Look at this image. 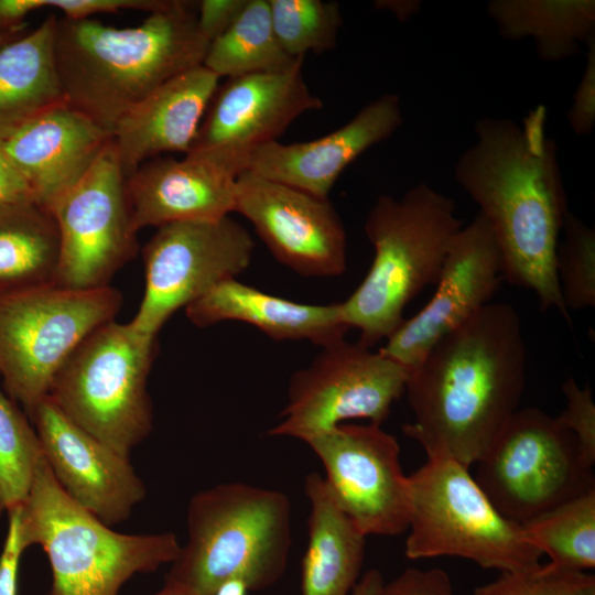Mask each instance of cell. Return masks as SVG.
<instances>
[{
	"label": "cell",
	"instance_id": "obj_33",
	"mask_svg": "<svg viewBox=\"0 0 595 595\" xmlns=\"http://www.w3.org/2000/svg\"><path fill=\"white\" fill-rule=\"evenodd\" d=\"M472 595H595V576L540 564L531 570L502 572Z\"/></svg>",
	"mask_w": 595,
	"mask_h": 595
},
{
	"label": "cell",
	"instance_id": "obj_24",
	"mask_svg": "<svg viewBox=\"0 0 595 595\" xmlns=\"http://www.w3.org/2000/svg\"><path fill=\"white\" fill-rule=\"evenodd\" d=\"M304 489L311 511L302 595H350L359 581L366 536L338 508L323 476L310 473Z\"/></svg>",
	"mask_w": 595,
	"mask_h": 595
},
{
	"label": "cell",
	"instance_id": "obj_38",
	"mask_svg": "<svg viewBox=\"0 0 595 595\" xmlns=\"http://www.w3.org/2000/svg\"><path fill=\"white\" fill-rule=\"evenodd\" d=\"M8 529L0 552V595H18L19 569L26 547L22 539L20 506L8 513Z\"/></svg>",
	"mask_w": 595,
	"mask_h": 595
},
{
	"label": "cell",
	"instance_id": "obj_18",
	"mask_svg": "<svg viewBox=\"0 0 595 595\" xmlns=\"http://www.w3.org/2000/svg\"><path fill=\"white\" fill-rule=\"evenodd\" d=\"M29 416L63 490L108 526L127 520L147 495L129 457L75 424L48 396Z\"/></svg>",
	"mask_w": 595,
	"mask_h": 595
},
{
	"label": "cell",
	"instance_id": "obj_4",
	"mask_svg": "<svg viewBox=\"0 0 595 595\" xmlns=\"http://www.w3.org/2000/svg\"><path fill=\"white\" fill-rule=\"evenodd\" d=\"M187 541L165 575L164 587L183 595H214L239 580L261 591L280 580L292 545L289 497L246 483H225L195 494L187 508Z\"/></svg>",
	"mask_w": 595,
	"mask_h": 595
},
{
	"label": "cell",
	"instance_id": "obj_3",
	"mask_svg": "<svg viewBox=\"0 0 595 595\" xmlns=\"http://www.w3.org/2000/svg\"><path fill=\"white\" fill-rule=\"evenodd\" d=\"M192 3L171 0L133 28L57 18L54 55L67 104L112 132L154 89L203 65L209 43Z\"/></svg>",
	"mask_w": 595,
	"mask_h": 595
},
{
	"label": "cell",
	"instance_id": "obj_8",
	"mask_svg": "<svg viewBox=\"0 0 595 595\" xmlns=\"http://www.w3.org/2000/svg\"><path fill=\"white\" fill-rule=\"evenodd\" d=\"M408 482V559L457 556L501 573L540 565L522 524L497 510L467 467L429 457Z\"/></svg>",
	"mask_w": 595,
	"mask_h": 595
},
{
	"label": "cell",
	"instance_id": "obj_10",
	"mask_svg": "<svg viewBox=\"0 0 595 595\" xmlns=\"http://www.w3.org/2000/svg\"><path fill=\"white\" fill-rule=\"evenodd\" d=\"M476 464L477 484L518 523L595 487L574 436L536 407L518 409Z\"/></svg>",
	"mask_w": 595,
	"mask_h": 595
},
{
	"label": "cell",
	"instance_id": "obj_16",
	"mask_svg": "<svg viewBox=\"0 0 595 595\" xmlns=\"http://www.w3.org/2000/svg\"><path fill=\"white\" fill-rule=\"evenodd\" d=\"M502 279L497 241L485 217L477 213L453 238L431 300L404 318L378 350L413 370L442 338L490 303Z\"/></svg>",
	"mask_w": 595,
	"mask_h": 595
},
{
	"label": "cell",
	"instance_id": "obj_13",
	"mask_svg": "<svg viewBox=\"0 0 595 595\" xmlns=\"http://www.w3.org/2000/svg\"><path fill=\"white\" fill-rule=\"evenodd\" d=\"M50 212L60 235L56 285L75 290L108 286L138 251L126 176L111 140Z\"/></svg>",
	"mask_w": 595,
	"mask_h": 595
},
{
	"label": "cell",
	"instance_id": "obj_19",
	"mask_svg": "<svg viewBox=\"0 0 595 595\" xmlns=\"http://www.w3.org/2000/svg\"><path fill=\"white\" fill-rule=\"evenodd\" d=\"M244 170L237 160L193 153L181 160L161 155L142 163L126 177L134 229L229 216L236 181Z\"/></svg>",
	"mask_w": 595,
	"mask_h": 595
},
{
	"label": "cell",
	"instance_id": "obj_12",
	"mask_svg": "<svg viewBox=\"0 0 595 595\" xmlns=\"http://www.w3.org/2000/svg\"><path fill=\"white\" fill-rule=\"evenodd\" d=\"M253 249L248 230L230 216L159 227L142 252L145 288L130 325L156 337L176 311L246 271Z\"/></svg>",
	"mask_w": 595,
	"mask_h": 595
},
{
	"label": "cell",
	"instance_id": "obj_37",
	"mask_svg": "<svg viewBox=\"0 0 595 595\" xmlns=\"http://www.w3.org/2000/svg\"><path fill=\"white\" fill-rule=\"evenodd\" d=\"M44 8H55L69 20L90 19L97 13H116L121 10H141L147 13L170 4L171 0H43Z\"/></svg>",
	"mask_w": 595,
	"mask_h": 595
},
{
	"label": "cell",
	"instance_id": "obj_45",
	"mask_svg": "<svg viewBox=\"0 0 595 595\" xmlns=\"http://www.w3.org/2000/svg\"><path fill=\"white\" fill-rule=\"evenodd\" d=\"M153 595H183V594L163 586L158 593Z\"/></svg>",
	"mask_w": 595,
	"mask_h": 595
},
{
	"label": "cell",
	"instance_id": "obj_23",
	"mask_svg": "<svg viewBox=\"0 0 595 595\" xmlns=\"http://www.w3.org/2000/svg\"><path fill=\"white\" fill-rule=\"evenodd\" d=\"M198 327L239 321L274 340H309L321 347L345 338L349 329L340 303L304 304L268 294L238 280H225L185 307Z\"/></svg>",
	"mask_w": 595,
	"mask_h": 595
},
{
	"label": "cell",
	"instance_id": "obj_28",
	"mask_svg": "<svg viewBox=\"0 0 595 595\" xmlns=\"http://www.w3.org/2000/svg\"><path fill=\"white\" fill-rule=\"evenodd\" d=\"M304 62L281 46L271 21L269 0H248L236 21L212 41L203 66L218 78L281 73Z\"/></svg>",
	"mask_w": 595,
	"mask_h": 595
},
{
	"label": "cell",
	"instance_id": "obj_7",
	"mask_svg": "<svg viewBox=\"0 0 595 595\" xmlns=\"http://www.w3.org/2000/svg\"><path fill=\"white\" fill-rule=\"evenodd\" d=\"M155 351V336L112 320L76 347L47 396L75 424L130 457L153 429L147 381Z\"/></svg>",
	"mask_w": 595,
	"mask_h": 595
},
{
	"label": "cell",
	"instance_id": "obj_40",
	"mask_svg": "<svg viewBox=\"0 0 595 595\" xmlns=\"http://www.w3.org/2000/svg\"><path fill=\"white\" fill-rule=\"evenodd\" d=\"M28 203H35L30 188L0 145V214Z\"/></svg>",
	"mask_w": 595,
	"mask_h": 595
},
{
	"label": "cell",
	"instance_id": "obj_30",
	"mask_svg": "<svg viewBox=\"0 0 595 595\" xmlns=\"http://www.w3.org/2000/svg\"><path fill=\"white\" fill-rule=\"evenodd\" d=\"M43 456L35 429L0 389V517L25 501Z\"/></svg>",
	"mask_w": 595,
	"mask_h": 595
},
{
	"label": "cell",
	"instance_id": "obj_36",
	"mask_svg": "<svg viewBox=\"0 0 595 595\" xmlns=\"http://www.w3.org/2000/svg\"><path fill=\"white\" fill-rule=\"evenodd\" d=\"M585 45L586 66L567 113L570 127L578 136L588 134L595 123V36L591 37Z\"/></svg>",
	"mask_w": 595,
	"mask_h": 595
},
{
	"label": "cell",
	"instance_id": "obj_42",
	"mask_svg": "<svg viewBox=\"0 0 595 595\" xmlns=\"http://www.w3.org/2000/svg\"><path fill=\"white\" fill-rule=\"evenodd\" d=\"M382 583L381 573L371 569L359 578L350 595H376Z\"/></svg>",
	"mask_w": 595,
	"mask_h": 595
},
{
	"label": "cell",
	"instance_id": "obj_34",
	"mask_svg": "<svg viewBox=\"0 0 595 595\" xmlns=\"http://www.w3.org/2000/svg\"><path fill=\"white\" fill-rule=\"evenodd\" d=\"M566 405L558 421L574 436L584 463L592 467L595 463V403L588 386L582 388L575 379L567 378L562 383Z\"/></svg>",
	"mask_w": 595,
	"mask_h": 595
},
{
	"label": "cell",
	"instance_id": "obj_14",
	"mask_svg": "<svg viewBox=\"0 0 595 595\" xmlns=\"http://www.w3.org/2000/svg\"><path fill=\"white\" fill-rule=\"evenodd\" d=\"M305 443L320 458L336 505L361 533L408 530L409 482L393 435L378 424L343 423Z\"/></svg>",
	"mask_w": 595,
	"mask_h": 595
},
{
	"label": "cell",
	"instance_id": "obj_2",
	"mask_svg": "<svg viewBox=\"0 0 595 595\" xmlns=\"http://www.w3.org/2000/svg\"><path fill=\"white\" fill-rule=\"evenodd\" d=\"M527 350L522 325L509 303H488L442 338L409 372L414 420L402 425L428 457L469 468L519 409Z\"/></svg>",
	"mask_w": 595,
	"mask_h": 595
},
{
	"label": "cell",
	"instance_id": "obj_32",
	"mask_svg": "<svg viewBox=\"0 0 595 595\" xmlns=\"http://www.w3.org/2000/svg\"><path fill=\"white\" fill-rule=\"evenodd\" d=\"M563 241L555 252V272L565 307L578 311L595 305V231L570 212Z\"/></svg>",
	"mask_w": 595,
	"mask_h": 595
},
{
	"label": "cell",
	"instance_id": "obj_31",
	"mask_svg": "<svg viewBox=\"0 0 595 595\" xmlns=\"http://www.w3.org/2000/svg\"><path fill=\"white\" fill-rule=\"evenodd\" d=\"M274 33L292 57L334 50L343 23L339 6L323 0H269Z\"/></svg>",
	"mask_w": 595,
	"mask_h": 595
},
{
	"label": "cell",
	"instance_id": "obj_15",
	"mask_svg": "<svg viewBox=\"0 0 595 595\" xmlns=\"http://www.w3.org/2000/svg\"><path fill=\"white\" fill-rule=\"evenodd\" d=\"M234 213L247 218L271 255L309 278L346 270L344 224L328 198H318L248 170L236 181Z\"/></svg>",
	"mask_w": 595,
	"mask_h": 595
},
{
	"label": "cell",
	"instance_id": "obj_17",
	"mask_svg": "<svg viewBox=\"0 0 595 595\" xmlns=\"http://www.w3.org/2000/svg\"><path fill=\"white\" fill-rule=\"evenodd\" d=\"M303 63L281 73L228 78L218 85L188 153L242 162L256 148L277 141L300 116L323 108L302 75Z\"/></svg>",
	"mask_w": 595,
	"mask_h": 595
},
{
	"label": "cell",
	"instance_id": "obj_22",
	"mask_svg": "<svg viewBox=\"0 0 595 595\" xmlns=\"http://www.w3.org/2000/svg\"><path fill=\"white\" fill-rule=\"evenodd\" d=\"M218 79L203 65L191 68L154 89L116 122L111 142L126 177L163 153L190 152Z\"/></svg>",
	"mask_w": 595,
	"mask_h": 595
},
{
	"label": "cell",
	"instance_id": "obj_21",
	"mask_svg": "<svg viewBox=\"0 0 595 595\" xmlns=\"http://www.w3.org/2000/svg\"><path fill=\"white\" fill-rule=\"evenodd\" d=\"M110 140L111 132L65 104L26 123L0 145L34 202L50 210L87 173Z\"/></svg>",
	"mask_w": 595,
	"mask_h": 595
},
{
	"label": "cell",
	"instance_id": "obj_1",
	"mask_svg": "<svg viewBox=\"0 0 595 595\" xmlns=\"http://www.w3.org/2000/svg\"><path fill=\"white\" fill-rule=\"evenodd\" d=\"M475 133L454 176L493 230L504 279L533 292L542 310H556L570 324L555 272L569 209L556 144L547 133V109L537 106L521 123L482 118Z\"/></svg>",
	"mask_w": 595,
	"mask_h": 595
},
{
	"label": "cell",
	"instance_id": "obj_25",
	"mask_svg": "<svg viewBox=\"0 0 595 595\" xmlns=\"http://www.w3.org/2000/svg\"><path fill=\"white\" fill-rule=\"evenodd\" d=\"M57 17L0 44V141L44 112L67 104L54 55Z\"/></svg>",
	"mask_w": 595,
	"mask_h": 595
},
{
	"label": "cell",
	"instance_id": "obj_6",
	"mask_svg": "<svg viewBox=\"0 0 595 595\" xmlns=\"http://www.w3.org/2000/svg\"><path fill=\"white\" fill-rule=\"evenodd\" d=\"M20 519L26 549L39 545L48 559V595H118L133 575L172 563L181 550L171 532L112 530L63 490L44 456L20 506Z\"/></svg>",
	"mask_w": 595,
	"mask_h": 595
},
{
	"label": "cell",
	"instance_id": "obj_44",
	"mask_svg": "<svg viewBox=\"0 0 595 595\" xmlns=\"http://www.w3.org/2000/svg\"><path fill=\"white\" fill-rule=\"evenodd\" d=\"M249 588L245 582L239 580H230L223 583L214 593V595H247Z\"/></svg>",
	"mask_w": 595,
	"mask_h": 595
},
{
	"label": "cell",
	"instance_id": "obj_9",
	"mask_svg": "<svg viewBox=\"0 0 595 595\" xmlns=\"http://www.w3.org/2000/svg\"><path fill=\"white\" fill-rule=\"evenodd\" d=\"M121 305V293L110 285L52 284L0 298V375L10 397L29 414L76 347L115 320Z\"/></svg>",
	"mask_w": 595,
	"mask_h": 595
},
{
	"label": "cell",
	"instance_id": "obj_39",
	"mask_svg": "<svg viewBox=\"0 0 595 595\" xmlns=\"http://www.w3.org/2000/svg\"><path fill=\"white\" fill-rule=\"evenodd\" d=\"M248 0H202L196 13L197 29L210 43L221 35L236 21Z\"/></svg>",
	"mask_w": 595,
	"mask_h": 595
},
{
	"label": "cell",
	"instance_id": "obj_27",
	"mask_svg": "<svg viewBox=\"0 0 595 595\" xmlns=\"http://www.w3.org/2000/svg\"><path fill=\"white\" fill-rule=\"evenodd\" d=\"M60 235L50 210L28 203L0 214V298L56 283Z\"/></svg>",
	"mask_w": 595,
	"mask_h": 595
},
{
	"label": "cell",
	"instance_id": "obj_43",
	"mask_svg": "<svg viewBox=\"0 0 595 595\" xmlns=\"http://www.w3.org/2000/svg\"><path fill=\"white\" fill-rule=\"evenodd\" d=\"M419 3V1L381 0L376 1L375 6L378 9L391 11L399 20L404 21L416 12L420 8Z\"/></svg>",
	"mask_w": 595,
	"mask_h": 595
},
{
	"label": "cell",
	"instance_id": "obj_11",
	"mask_svg": "<svg viewBox=\"0 0 595 595\" xmlns=\"http://www.w3.org/2000/svg\"><path fill=\"white\" fill-rule=\"evenodd\" d=\"M409 370L359 342L322 347L289 381L288 401L270 436L307 442L348 420L381 425L404 392Z\"/></svg>",
	"mask_w": 595,
	"mask_h": 595
},
{
	"label": "cell",
	"instance_id": "obj_26",
	"mask_svg": "<svg viewBox=\"0 0 595 595\" xmlns=\"http://www.w3.org/2000/svg\"><path fill=\"white\" fill-rule=\"evenodd\" d=\"M487 14L502 39L531 37L544 62L573 57L595 36L594 0H491Z\"/></svg>",
	"mask_w": 595,
	"mask_h": 595
},
{
	"label": "cell",
	"instance_id": "obj_41",
	"mask_svg": "<svg viewBox=\"0 0 595 595\" xmlns=\"http://www.w3.org/2000/svg\"><path fill=\"white\" fill-rule=\"evenodd\" d=\"M42 8L43 0H0V35L12 36L31 12Z\"/></svg>",
	"mask_w": 595,
	"mask_h": 595
},
{
	"label": "cell",
	"instance_id": "obj_20",
	"mask_svg": "<svg viewBox=\"0 0 595 595\" xmlns=\"http://www.w3.org/2000/svg\"><path fill=\"white\" fill-rule=\"evenodd\" d=\"M402 122L399 96L385 93L347 123L321 138L296 143L277 140L256 148L248 155L245 170L328 198L344 170L365 151L391 137Z\"/></svg>",
	"mask_w": 595,
	"mask_h": 595
},
{
	"label": "cell",
	"instance_id": "obj_5",
	"mask_svg": "<svg viewBox=\"0 0 595 595\" xmlns=\"http://www.w3.org/2000/svg\"><path fill=\"white\" fill-rule=\"evenodd\" d=\"M452 198L425 183L399 198L380 195L364 229L374 247L371 266L357 289L340 302L346 324L359 343L374 347L404 320L407 305L435 285L450 245L464 226Z\"/></svg>",
	"mask_w": 595,
	"mask_h": 595
},
{
	"label": "cell",
	"instance_id": "obj_35",
	"mask_svg": "<svg viewBox=\"0 0 595 595\" xmlns=\"http://www.w3.org/2000/svg\"><path fill=\"white\" fill-rule=\"evenodd\" d=\"M376 595H454L447 573L441 569L409 567L386 583Z\"/></svg>",
	"mask_w": 595,
	"mask_h": 595
},
{
	"label": "cell",
	"instance_id": "obj_46",
	"mask_svg": "<svg viewBox=\"0 0 595 595\" xmlns=\"http://www.w3.org/2000/svg\"><path fill=\"white\" fill-rule=\"evenodd\" d=\"M12 39V36H3V35H0V44H2L3 42L8 41Z\"/></svg>",
	"mask_w": 595,
	"mask_h": 595
},
{
	"label": "cell",
	"instance_id": "obj_29",
	"mask_svg": "<svg viewBox=\"0 0 595 595\" xmlns=\"http://www.w3.org/2000/svg\"><path fill=\"white\" fill-rule=\"evenodd\" d=\"M551 565L587 572L595 567V487L521 523Z\"/></svg>",
	"mask_w": 595,
	"mask_h": 595
}]
</instances>
